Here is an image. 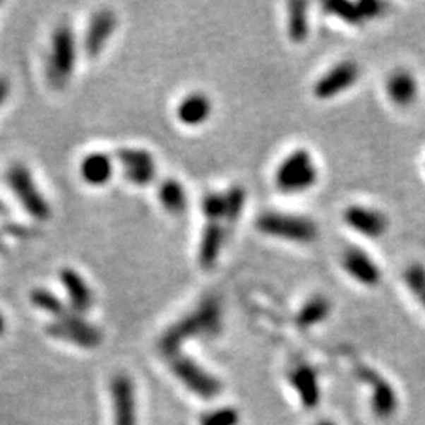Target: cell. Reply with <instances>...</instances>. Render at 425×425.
<instances>
[{
	"label": "cell",
	"mask_w": 425,
	"mask_h": 425,
	"mask_svg": "<svg viewBox=\"0 0 425 425\" xmlns=\"http://www.w3.org/2000/svg\"><path fill=\"white\" fill-rule=\"evenodd\" d=\"M221 304L216 298H205L194 311L184 315L164 331L160 339L161 353L166 358L181 353L180 349L184 342L196 337H211L221 331Z\"/></svg>",
	"instance_id": "obj_1"
},
{
	"label": "cell",
	"mask_w": 425,
	"mask_h": 425,
	"mask_svg": "<svg viewBox=\"0 0 425 425\" xmlns=\"http://www.w3.org/2000/svg\"><path fill=\"white\" fill-rule=\"evenodd\" d=\"M318 181V167L307 148H297L287 155L274 174L276 188L284 194H303Z\"/></svg>",
	"instance_id": "obj_2"
},
{
	"label": "cell",
	"mask_w": 425,
	"mask_h": 425,
	"mask_svg": "<svg viewBox=\"0 0 425 425\" xmlns=\"http://www.w3.org/2000/svg\"><path fill=\"white\" fill-rule=\"evenodd\" d=\"M257 230L263 235L285 239V241L309 244L318 238V225L313 219L292 212L268 211L257 219Z\"/></svg>",
	"instance_id": "obj_3"
},
{
	"label": "cell",
	"mask_w": 425,
	"mask_h": 425,
	"mask_svg": "<svg viewBox=\"0 0 425 425\" xmlns=\"http://www.w3.org/2000/svg\"><path fill=\"white\" fill-rule=\"evenodd\" d=\"M76 37L70 25L60 24L52 33L49 59H47V79L51 87L64 88L70 82L76 66Z\"/></svg>",
	"instance_id": "obj_4"
},
{
	"label": "cell",
	"mask_w": 425,
	"mask_h": 425,
	"mask_svg": "<svg viewBox=\"0 0 425 425\" xmlns=\"http://www.w3.org/2000/svg\"><path fill=\"white\" fill-rule=\"evenodd\" d=\"M8 183L13 194L23 205L24 210L37 221L44 222L52 216L51 205L33 180L32 172L23 164H15L8 170Z\"/></svg>",
	"instance_id": "obj_5"
},
{
	"label": "cell",
	"mask_w": 425,
	"mask_h": 425,
	"mask_svg": "<svg viewBox=\"0 0 425 425\" xmlns=\"http://www.w3.org/2000/svg\"><path fill=\"white\" fill-rule=\"evenodd\" d=\"M46 331L52 337L80 348H97L102 340L100 329L73 311L54 320L47 325Z\"/></svg>",
	"instance_id": "obj_6"
},
{
	"label": "cell",
	"mask_w": 425,
	"mask_h": 425,
	"mask_svg": "<svg viewBox=\"0 0 425 425\" xmlns=\"http://www.w3.org/2000/svg\"><path fill=\"white\" fill-rule=\"evenodd\" d=\"M167 359L170 370L191 393L203 397V399H212L221 393V383L198 366L194 359L188 358L183 353L170 356Z\"/></svg>",
	"instance_id": "obj_7"
},
{
	"label": "cell",
	"mask_w": 425,
	"mask_h": 425,
	"mask_svg": "<svg viewBox=\"0 0 425 425\" xmlns=\"http://www.w3.org/2000/svg\"><path fill=\"white\" fill-rule=\"evenodd\" d=\"M359 79L361 66L354 60H340L315 80L312 93L320 101L337 98L358 84Z\"/></svg>",
	"instance_id": "obj_8"
},
{
	"label": "cell",
	"mask_w": 425,
	"mask_h": 425,
	"mask_svg": "<svg viewBox=\"0 0 425 425\" xmlns=\"http://www.w3.org/2000/svg\"><path fill=\"white\" fill-rule=\"evenodd\" d=\"M356 375L372 390V411L381 421L390 419L399 408V399H397L395 389L390 383L380 375L375 369L366 364L356 366Z\"/></svg>",
	"instance_id": "obj_9"
},
{
	"label": "cell",
	"mask_w": 425,
	"mask_h": 425,
	"mask_svg": "<svg viewBox=\"0 0 425 425\" xmlns=\"http://www.w3.org/2000/svg\"><path fill=\"white\" fill-rule=\"evenodd\" d=\"M116 160L120 162L125 180L134 186H147L156 178V161L145 148L123 147L116 152Z\"/></svg>",
	"instance_id": "obj_10"
},
{
	"label": "cell",
	"mask_w": 425,
	"mask_h": 425,
	"mask_svg": "<svg viewBox=\"0 0 425 425\" xmlns=\"http://www.w3.org/2000/svg\"><path fill=\"white\" fill-rule=\"evenodd\" d=\"M342 268L352 277L354 282L362 287H378L383 280V273L380 265L359 246H349L342 253Z\"/></svg>",
	"instance_id": "obj_11"
},
{
	"label": "cell",
	"mask_w": 425,
	"mask_h": 425,
	"mask_svg": "<svg viewBox=\"0 0 425 425\" xmlns=\"http://www.w3.org/2000/svg\"><path fill=\"white\" fill-rule=\"evenodd\" d=\"M344 221L353 232L370 239L385 237L389 230L386 212L369 205H349L344 211Z\"/></svg>",
	"instance_id": "obj_12"
},
{
	"label": "cell",
	"mask_w": 425,
	"mask_h": 425,
	"mask_svg": "<svg viewBox=\"0 0 425 425\" xmlns=\"http://www.w3.org/2000/svg\"><path fill=\"white\" fill-rule=\"evenodd\" d=\"M116 24H119V18L111 8H100L93 13L84 35V51L87 57L97 59L101 56L116 30Z\"/></svg>",
	"instance_id": "obj_13"
},
{
	"label": "cell",
	"mask_w": 425,
	"mask_h": 425,
	"mask_svg": "<svg viewBox=\"0 0 425 425\" xmlns=\"http://www.w3.org/2000/svg\"><path fill=\"white\" fill-rule=\"evenodd\" d=\"M386 97L399 109H408L419 98V80L408 68H395L385 82Z\"/></svg>",
	"instance_id": "obj_14"
},
{
	"label": "cell",
	"mask_w": 425,
	"mask_h": 425,
	"mask_svg": "<svg viewBox=\"0 0 425 425\" xmlns=\"http://www.w3.org/2000/svg\"><path fill=\"white\" fill-rule=\"evenodd\" d=\"M60 284L64 287L70 303V309L78 313H87L93 306V290L87 284V280L82 277V274L74 268H61L60 270Z\"/></svg>",
	"instance_id": "obj_15"
},
{
	"label": "cell",
	"mask_w": 425,
	"mask_h": 425,
	"mask_svg": "<svg viewBox=\"0 0 425 425\" xmlns=\"http://www.w3.org/2000/svg\"><path fill=\"white\" fill-rule=\"evenodd\" d=\"M225 238H227V227L224 224L207 221V224L203 225L197 252L198 265L203 270L215 268L224 249Z\"/></svg>",
	"instance_id": "obj_16"
},
{
	"label": "cell",
	"mask_w": 425,
	"mask_h": 425,
	"mask_svg": "<svg viewBox=\"0 0 425 425\" xmlns=\"http://www.w3.org/2000/svg\"><path fill=\"white\" fill-rule=\"evenodd\" d=\"M115 425H136V399L133 381L125 375L112 380L111 386Z\"/></svg>",
	"instance_id": "obj_17"
},
{
	"label": "cell",
	"mask_w": 425,
	"mask_h": 425,
	"mask_svg": "<svg viewBox=\"0 0 425 425\" xmlns=\"http://www.w3.org/2000/svg\"><path fill=\"white\" fill-rule=\"evenodd\" d=\"M176 119L184 126H200L210 120L212 114V102L207 93L191 92L183 97L175 109Z\"/></svg>",
	"instance_id": "obj_18"
},
{
	"label": "cell",
	"mask_w": 425,
	"mask_h": 425,
	"mask_svg": "<svg viewBox=\"0 0 425 425\" xmlns=\"http://www.w3.org/2000/svg\"><path fill=\"white\" fill-rule=\"evenodd\" d=\"M80 176L88 186H104L114 176V161L104 152H95L84 156L80 161Z\"/></svg>",
	"instance_id": "obj_19"
},
{
	"label": "cell",
	"mask_w": 425,
	"mask_h": 425,
	"mask_svg": "<svg viewBox=\"0 0 425 425\" xmlns=\"http://www.w3.org/2000/svg\"><path fill=\"white\" fill-rule=\"evenodd\" d=\"M290 380L304 408H317L320 403V386L315 370L309 366H299L293 370Z\"/></svg>",
	"instance_id": "obj_20"
},
{
	"label": "cell",
	"mask_w": 425,
	"mask_h": 425,
	"mask_svg": "<svg viewBox=\"0 0 425 425\" xmlns=\"http://www.w3.org/2000/svg\"><path fill=\"white\" fill-rule=\"evenodd\" d=\"M157 198L161 207L172 216H183L188 210V194L183 183L175 178L164 180L157 188Z\"/></svg>",
	"instance_id": "obj_21"
},
{
	"label": "cell",
	"mask_w": 425,
	"mask_h": 425,
	"mask_svg": "<svg viewBox=\"0 0 425 425\" xmlns=\"http://www.w3.org/2000/svg\"><path fill=\"white\" fill-rule=\"evenodd\" d=\"M287 33L294 44H303L309 38L311 20H309V4L307 2H290L287 11Z\"/></svg>",
	"instance_id": "obj_22"
},
{
	"label": "cell",
	"mask_w": 425,
	"mask_h": 425,
	"mask_svg": "<svg viewBox=\"0 0 425 425\" xmlns=\"http://www.w3.org/2000/svg\"><path fill=\"white\" fill-rule=\"evenodd\" d=\"M333 304L325 294H313L306 303L301 306V309L297 313V325L301 329H309L317 326L329 317L331 313Z\"/></svg>",
	"instance_id": "obj_23"
},
{
	"label": "cell",
	"mask_w": 425,
	"mask_h": 425,
	"mask_svg": "<svg viewBox=\"0 0 425 425\" xmlns=\"http://www.w3.org/2000/svg\"><path fill=\"white\" fill-rule=\"evenodd\" d=\"M323 8L328 15L344 20L348 25L361 27L369 23L364 6H362V0H359V2H349V0H328V2L323 4Z\"/></svg>",
	"instance_id": "obj_24"
},
{
	"label": "cell",
	"mask_w": 425,
	"mask_h": 425,
	"mask_svg": "<svg viewBox=\"0 0 425 425\" xmlns=\"http://www.w3.org/2000/svg\"><path fill=\"white\" fill-rule=\"evenodd\" d=\"M225 196V225H230L233 227L241 217L244 207H246V189L238 186H230L227 191L224 193Z\"/></svg>",
	"instance_id": "obj_25"
},
{
	"label": "cell",
	"mask_w": 425,
	"mask_h": 425,
	"mask_svg": "<svg viewBox=\"0 0 425 425\" xmlns=\"http://www.w3.org/2000/svg\"><path fill=\"white\" fill-rule=\"evenodd\" d=\"M403 282H405L408 292L413 294L425 311V265H408L407 270L403 271Z\"/></svg>",
	"instance_id": "obj_26"
},
{
	"label": "cell",
	"mask_w": 425,
	"mask_h": 425,
	"mask_svg": "<svg viewBox=\"0 0 425 425\" xmlns=\"http://www.w3.org/2000/svg\"><path fill=\"white\" fill-rule=\"evenodd\" d=\"M30 299H32L33 306H37L38 309L44 311L47 313H51L54 318H59V317H61V315H65L71 311V309H68L64 303H61V299L57 297V294H54L46 289L33 290L30 294Z\"/></svg>",
	"instance_id": "obj_27"
},
{
	"label": "cell",
	"mask_w": 425,
	"mask_h": 425,
	"mask_svg": "<svg viewBox=\"0 0 425 425\" xmlns=\"http://www.w3.org/2000/svg\"><path fill=\"white\" fill-rule=\"evenodd\" d=\"M202 215L207 221L224 224L225 221V196L224 193H208L200 202ZM225 225V224H224Z\"/></svg>",
	"instance_id": "obj_28"
},
{
	"label": "cell",
	"mask_w": 425,
	"mask_h": 425,
	"mask_svg": "<svg viewBox=\"0 0 425 425\" xmlns=\"http://www.w3.org/2000/svg\"><path fill=\"white\" fill-rule=\"evenodd\" d=\"M238 421H239V416L235 409L222 408L205 414L202 417L200 425H237Z\"/></svg>",
	"instance_id": "obj_29"
},
{
	"label": "cell",
	"mask_w": 425,
	"mask_h": 425,
	"mask_svg": "<svg viewBox=\"0 0 425 425\" xmlns=\"http://www.w3.org/2000/svg\"><path fill=\"white\" fill-rule=\"evenodd\" d=\"M8 93H10L8 80H6L5 78H0V106L4 104L6 98H8Z\"/></svg>",
	"instance_id": "obj_30"
},
{
	"label": "cell",
	"mask_w": 425,
	"mask_h": 425,
	"mask_svg": "<svg viewBox=\"0 0 425 425\" xmlns=\"http://www.w3.org/2000/svg\"><path fill=\"white\" fill-rule=\"evenodd\" d=\"M4 331H5V320H4L2 315H0V335L4 334Z\"/></svg>",
	"instance_id": "obj_31"
},
{
	"label": "cell",
	"mask_w": 425,
	"mask_h": 425,
	"mask_svg": "<svg viewBox=\"0 0 425 425\" xmlns=\"http://www.w3.org/2000/svg\"><path fill=\"white\" fill-rule=\"evenodd\" d=\"M6 211V208H5V205L0 202V215H2V212H5Z\"/></svg>",
	"instance_id": "obj_32"
},
{
	"label": "cell",
	"mask_w": 425,
	"mask_h": 425,
	"mask_svg": "<svg viewBox=\"0 0 425 425\" xmlns=\"http://www.w3.org/2000/svg\"><path fill=\"white\" fill-rule=\"evenodd\" d=\"M318 425H334L333 422H328V421H325V422H320Z\"/></svg>",
	"instance_id": "obj_33"
},
{
	"label": "cell",
	"mask_w": 425,
	"mask_h": 425,
	"mask_svg": "<svg viewBox=\"0 0 425 425\" xmlns=\"http://www.w3.org/2000/svg\"><path fill=\"white\" fill-rule=\"evenodd\" d=\"M424 169H425V164H424Z\"/></svg>",
	"instance_id": "obj_34"
}]
</instances>
